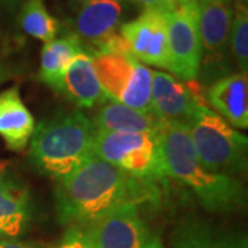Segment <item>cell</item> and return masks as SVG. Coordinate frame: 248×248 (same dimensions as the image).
Here are the masks:
<instances>
[{"instance_id": "6da1fadb", "label": "cell", "mask_w": 248, "mask_h": 248, "mask_svg": "<svg viewBox=\"0 0 248 248\" xmlns=\"http://www.w3.org/2000/svg\"><path fill=\"white\" fill-rule=\"evenodd\" d=\"M57 182V217L69 228L89 225L122 205L153 200L156 189L155 182L131 177L95 156Z\"/></svg>"}, {"instance_id": "7a4b0ae2", "label": "cell", "mask_w": 248, "mask_h": 248, "mask_svg": "<svg viewBox=\"0 0 248 248\" xmlns=\"http://www.w3.org/2000/svg\"><path fill=\"white\" fill-rule=\"evenodd\" d=\"M160 145L167 178L189 187L205 210L231 213L244 205V186L234 177L217 174L204 167L193 151L185 125L164 124Z\"/></svg>"}, {"instance_id": "3957f363", "label": "cell", "mask_w": 248, "mask_h": 248, "mask_svg": "<svg viewBox=\"0 0 248 248\" xmlns=\"http://www.w3.org/2000/svg\"><path fill=\"white\" fill-rule=\"evenodd\" d=\"M95 137L97 128L83 112L55 115L35 127L29 159L39 172L60 181L94 156Z\"/></svg>"}, {"instance_id": "277c9868", "label": "cell", "mask_w": 248, "mask_h": 248, "mask_svg": "<svg viewBox=\"0 0 248 248\" xmlns=\"http://www.w3.org/2000/svg\"><path fill=\"white\" fill-rule=\"evenodd\" d=\"M193 151L208 171L233 177L247 170L248 140L205 104L186 125Z\"/></svg>"}, {"instance_id": "5b68a950", "label": "cell", "mask_w": 248, "mask_h": 248, "mask_svg": "<svg viewBox=\"0 0 248 248\" xmlns=\"http://www.w3.org/2000/svg\"><path fill=\"white\" fill-rule=\"evenodd\" d=\"M94 156L138 179L156 182L167 178L160 145V134L99 133Z\"/></svg>"}, {"instance_id": "8992f818", "label": "cell", "mask_w": 248, "mask_h": 248, "mask_svg": "<svg viewBox=\"0 0 248 248\" xmlns=\"http://www.w3.org/2000/svg\"><path fill=\"white\" fill-rule=\"evenodd\" d=\"M91 58L108 99L134 109L152 110V69L133 55L95 51Z\"/></svg>"}, {"instance_id": "52a82bcc", "label": "cell", "mask_w": 248, "mask_h": 248, "mask_svg": "<svg viewBox=\"0 0 248 248\" xmlns=\"http://www.w3.org/2000/svg\"><path fill=\"white\" fill-rule=\"evenodd\" d=\"M71 228L86 248H148L157 239L142 219L137 204L122 205L89 225Z\"/></svg>"}, {"instance_id": "ba28073f", "label": "cell", "mask_w": 248, "mask_h": 248, "mask_svg": "<svg viewBox=\"0 0 248 248\" xmlns=\"http://www.w3.org/2000/svg\"><path fill=\"white\" fill-rule=\"evenodd\" d=\"M169 69L182 81L197 79L203 45L199 32V14L195 1L179 4L167 14Z\"/></svg>"}, {"instance_id": "9c48e42d", "label": "cell", "mask_w": 248, "mask_h": 248, "mask_svg": "<svg viewBox=\"0 0 248 248\" xmlns=\"http://www.w3.org/2000/svg\"><path fill=\"white\" fill-rule=\"evenodd\" d=\"M167 14L145 9L141 16L122 25L120 36L137 61L156 68H169Z\"/></svg>"}, {"instance_id": "30bf717a", "label": "cell", "mask_w": 248, "mask_h": 248, "mask_svg": "<svg viewBox=\"0 0 248 248\" xmlns=\"http://www.w3.org/2000/svg\"><path fill=\"white\" fill-rule=\"evenodd\" d=\"M200 104L203 102L186 81L166 72L153 71L151 109L163 123L186 127Z\"/></svg>"}, {"instance_id": "8fae6325", "label": "cell", "mask_w": 248, "mask_h": 248, "mask_svg": "<svg viewBox=\"0 0 248 248\" xmlns=\"http://www.w3.org/2000/svg\"><path fill=\"white\" fill-rule=\"evenodd\" d=\"M32 199L25 186L0 171V240H17L32 221Z\"/></svg>"}, {"instance_id": "7c38bea8", "label": "cell", "mask_w": 248, "mask_h": 248, "mask_svg": "<svg viewBox=\"0 0 248 248\" xmlns=\"http://www.w3.org/2000/svg\"><path fill=\"white\" fill-rule=\"evenodd\" d=\"M208 102L213 110L232 127H248L247 73H233L215 81L208 90Z\"/></svg>"}, {"instance_id": "4fadbf2b", "label": "cell", "mask_w": 248, "mask_h": 248, "mask_svg": "<svg viewBox=\"0 0 248 248\" xmlns=\"http://www.w3.org/2000/svg\"><path fill=\"white\" fill-rule=\"evenodd\" d=\"M91 122L99 133L160 134L164 124L152 110H140L108 99Z\"/></svg>"}, {"instance_id": "5bb4252c", "label": "cell", "mask_w": 248, "mask_h": 248, "mask_svg": "<svg viewBox=\"0 0 248 248\" xmlns=\"http://www.w3.org/2000/svg\"><path fill=\"white\" fill-rule=\"evenodd\" d=\"M80 108H94L108 101L99 84L91 54L80 53L62 76L57 89Z\"/></svg>"}, {"instance_id": "9a60e30c", "label": "cell", "mask_w": 248, "mask_h": 248, "mask_svg": "<svg viewBox=\"0 0 248 248\" xmlns=\"http://www.w3.org/2000/svg\"><path fill=\"white\" fill-rule=\"evenodd\" d=\"M35 119L17 86L0 93V137L11 151H24L35 131Z\"/></svg>"}, {"instance_id": "2e32d148", "label": "cell", "mask_w": 248, "mask_h": 248, "mask_svg": "<svg viewBox=\"0 0 248 248\" xmlns=\"http://www.w3.org/2000/svg\"><path fill=\"white\" fill-rule=\"evenodd\" d=\"M123 6L120 0H89L83 1L75 19L78 36L101 43L107 37L116 33Z\"/></svg>"}, {"instance_id": "e0dca14e", "label": "cell", "mask_w": 248, "mask_h": 248, "mask_svg": "<svg viewBox=\"0 0 248 248\" xmlns=\"http://www.w3.org/2000/svg\"><path fill=\"white\" fill-rule=\"evenodd\" d=\"M196 6L203 48L208 53H219L229 42L233 16L231 7L219 0H196Z\"/></svg>"}, {"instance_id": "ac0fdd59", "label": "cell", "mask_w": 248, "mask_h": 248, "mask_svg": "<svg viewBox=\"0 0 248 248\" xmlns=\"http://www.w3.org/2000/svg\"><path fill=\"white\" fill-rule=\"evenodd\" d=\"M80 53H83V47L78 35L65 36L46 43L40 55L39 79L57 91L63 73Z\"/></svg>"}, {"instance_id": "d6986e66", "label": "cell", "mask_w": 248, "mask_h": 248, "mask_svg": "<svg viewBox=\"0 0 248 248\" xmlns=\"http://www.w3.org/2000/svg\"><path fill=\"white\" fill-rule=\"evenodd\" d=\"M19 27L27 33L45 43L55 39L58 21L46 9L43 0H27L19 13Z\"/></svg>"}, {"instance_id": "ffe728a7", "label": "cell", "mask_w": 248, "mask_h": 248, "mask_svg": "<svg viewBox=\"0 0 248 248\" xmlns=\"http://www.w3.org/2000/svg\"><path fill=\"white\" fill-rule=\"evenodd\" d=\"M231 50L240 72L247 73L248 69V16L246 7L237 3L234 17L232 18L229 32Z\"/></svg>"}, {"instance_id": "44dd1931", "label": "cell", "mask_w": 248, "mask_h": 248, "mask_svg": "<svg viewBox=\"0 0 248 248\" xmlns=\"http://www.w3.org/2000/svg\"><path fill=\"white\" fill-rule=\"evenodd\" d=\"M215 240L210 228L200 221L186 222L177 232L172 248H214Z\"/></svg>"}, {"instance_id": "7402d4cb", "label": "cell", "mask_w": 248, "mask_h": 248, "mask_svg": "<svg viewBox=\"0 0 248 248\" xmlns=\"http://www.w3.org/2000/svg\"><path fill=\"white\" fill-rule=\"evenodd\" d=\"M137 3H141L142 6H145V9L159 10L164 13H171L177 9L178 3L175 0H134Z\"/></svg>"}, {"instance_id": "603a6c76", "label": "cell", "mask_w": 248, "mask_h": 248, "mask_svg": "<svg viewBox=\"0 0 248 248\" xmlns=\"http://www.w3.org/2000/svg\"><path fill=\"white\" fill-rule=\"evenodd\" d=\"M215 248H247V240L246 237H239V239L215 241Z\"/></svg>"}, {"instance_id": "cb8c5ba5", "label": "cell", "mask_w": 248, "mask_h": 248, "mask_svg": "<svg viewBox=\"0 0 248 248\" xmlns=\"http://www.w3.org/2000/svg\"><path fill=\"white\" fill-rule=\"evenodd\" d=\"M0 248H42L37 244L19 240H0Z\"/></svg>"}, {"instance_id": "d4e9b609", "label": "cell", "mask_w": 248, "mask_h": 248, "mask_svg": "<svg viewBox=\"0 0 248 248\" xmlns=\"http://www.w3.org/2000/svg\"><path fill=\"white\" fill-rule=\"evenodd\" d=\"M13 75H14V72H13V69L10 68L9 65L0 62V84H3V83H6L7 80L11 79Z\"/></svg>"}, {"instance_id": "484cf974", "label": "cell", "mask_w": 248, "mask_h": 248, "mask_svg": "<svg viewBox=\"0 0 248 248\" xmlns=\"http://www.w3.org/2000/svg\"><path fill=\"white\" fill-rule=\"evenodd\" d=\"M22 0H0V7L1 9H9L13 10L16 9L17 6H19Z\"/></svg>"}, {"instance_id": "4316f807", "label": "cell", "mask_w": 248, "mask_h": 248, "mask_svg": "<svg viewBox=\"0 0 248 248\" xmlns=\"http://www.w3.org/2000/svg\"><path fill=\"white\" fill-rule=\"evenodd\" d=\"M148 248H163V246H161V243H160V240H159V239H156Z\"/></svg>"}, {"instance_id": "83f0119b", "label": "cell", "mask_w": 248, "mask_h": 248, "mask_svg": "<svg viewBox=\"0 0 248 248\" xmlns=\"http://www.w3.org/2000/svg\"><path fill=\"white\" fill-rule=\"evenodd\" d=\"M179 4H186V3H190V1H195V0H175Z\"/></svg>"}, {"instance_id": "f1b7e54d", "label": "cell", "mask_w": 248, "mask_h": 248, "mask_svg": "<svg viewBox=\"0 0 248 248\" xmlns=\"http://www.w3.org/2000/svg\"><path fill=\"white\" fill-rule=\"evenodd\" d=\"M219 1H225V3H228L229 0H219Z\"/></svg>"}, {"instance_id": "f546056e", "label": "cell", "mask_w": 248, "mask_h": 248, "mask_svg": "<svg viewBox=\"0 0 248 248\" xmlns=\"http://www.w3.org/2000/svg\"><path fill=\"white\" fill-rule=\"evenodd\" d=\"M240 1H244V3H246V1H247V0H240Z\"/></svg>"}, {"instance_id": "4dcf8cb0", "label": "cell", "mask_w": 248, "mask_h": 248, "mask_svg": "<svg viewBox=\"0 0 248 248\" xmlns=\"http://www.w3.org/2000/svg\"><path fill=\"white\" fill-rule=\"evenodd\" d=\"M83 1H89V0H83Z\"/></svg>"}, {"instance_id": "1f68e13d", "label": "cell", "mask_w": 248, "mask_h": 248, "mask_svg": "<svg viewBox=\"0 0 248 248\" xmlns=\"http://www.w3.org/2000/svg\"><path fill=\"white\" fill-rule=\"evenodd\" d=\"M214 248H215V247H214Z\"/></svg>"}]
</instances>
